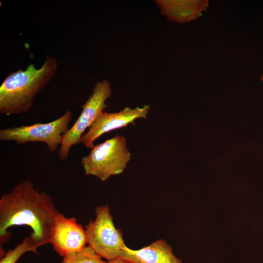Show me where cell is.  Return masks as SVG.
<instances>
[{
    "mask_svg": "<svg viewBox=\"0 0 263 263\" xmlns=\"http://www.w3.org/2000/svg\"><path fill=\"white\" fill-rule=\"evenodd\" d=\"M107 263H129L128 262L121 258L118 257L115 259L108 261Z\"/></svg>",
    "mask_w": 263,
    "mask_h": 263,
    "instance_id": "13",
    "label": "cell"
},
{
    "mask_svg": "<svg viewBox=\"0 0 263 263\" xmlns=\"http://www.w3.org/2000/svg\"><path fill=\"white\" fill-rule=\"evenodd\" d=\"M162 14L170 21L178 23L189 22L202 15L208 5V0H155Z\"/></svg>",
    "mask_w": 263,
    "mask_h": 263,
    "instance_id": "10",
    "label": "cell"
},
{
    "mask_svg": "<svg viewBox=\"0 0 263 263\" xmlns=\"http://www.w3.org/2000/svg\"><path fill=\"white\" fill-rule=\"evenodd\" d=\"M57 68L56 59L47 56L39 69L31 64L10 73L0 86V113L10 116L28 112L36 95L50 81Z\"/></svg>",
    "mask_w": 263,
    "mask_h": 263,
    "instance_id": "2",
    "label": "cell"
},
{
    "mask_svg": "<svg viewBox=\"0 0 263 263\" xmlns=\"http://www.w3.org/2000/svg\"><path fill=\"white\" fill-rule=\"evenodd\" d=\"M61 263H107L89 246L77 253L63 257Z\"/></svg>",
    "mask_w": 263,
    "mask_h": 263,
    "instance_id": "12",
    "label": "cell"
},
{
    "mask_svg": "<svg viewBox=\"0 0 263 263\" xmlns=\"http://www.w3.org/2000/svg\"><path fill=\"white\" fill-rule=\"evenodd\" d=\"M111 95L112 89L108 80H102L95 84L92 94L82 106L80 115L63 135L58 152L60 160H66L71 147L80 143L85 131L92 126L98 115L108 107L106 101Z\"/></svg>",
    "mask_w": 263,
    "mask_h": 263,
    "instance_id": "5",
    "label": "cell"
},
{
    "mask_svg": "<svg viewBox=\"0 0 263 263\" xmlns=\"http://www.w3.org/2000/svg\"><path fill=\"white\" fill-rule=\"evenodd\" d=\"M50 243L58 255L64 257L86 247V232L75 218L67 217L59 213L51 229Z\"/></svg>",
    "mask_w": 263,
    "mask_h": 263,
    "instance_id": "8",
    "label": "cell"
},
{
    "mask_svg": "<svg viewBox=\"0 0 263 263\" xmlns=\"http://www.w3.org/2000/svg\"><path fill=\"white\" fill-rule=\"evenodd\" d=\"M59 212L52 198L39 192L30 180H24L0 199V241L9 239L8 229L28 226L30 236L39 247L50 243L51 229Z\"/></svg>",
    "mask_w": 263,
    "mask_h": 263,
    "instance_id": "1",
    "label": "cell"
},
{
    "mask_svg": "<svg viewBox=\"0 0 263 263\" xmlns=\"http://www.w3.org/2000/svg\"><path fill=\"white\" fill-rule=\"evenodd\" d=\"M95 218L85 226L87 244L99 257L108 261L119 257L125 245L123 234L113 223L108 206L95 210Z\"/></svg>",
    "mask_w": 263,
    "mask_h": 263,
    "instance_id": "6",
    "label": "cell"
},
{
    "mask_svg": "<svg viewBox=\"0 0 263 263\" xmlns=\"http://www.w3.org/2000/svg\"><path fill=\"white\" fill-rule=\"evenodd\" d=\"M119 257L129 263H182L172 253L171 247L160 239L138 250H133L126 244Z\"/></svg>",
    "mask_w": 263,
    "mask_h": 263,
    "instance_id": "9",
    "label": "cell"
},
{
    "mask_svg": "<svg viewBox=\"0 0 263 263\" xmlns=\"http://www.w3.org/2000/svg\"><path fill=\"white\" fill-rule=\"evenodd\" d=\"M124 136L116 135L94 146L81 160L85 174L104 182L111 176L123 173L131 158Z\"/></svg>",
    "mask_w": 263,
    "mask_h": 263,
    "instance_id": "3",
    "label": "cell"
},
{
    "mask_svg": "<svg viewBox=\"0 0 263 263\" xmlns=\"http://www.w3.org/2000/svg\"><path fill=\"white\" fill-rule=\"evenodd\" d=\"M261 80L263 81V75H262L261 76Z\"/></svg>",
    "mask_w": 263,
    "mask_h": 263,
    "instance_id": "14",
    "label": "cell"
},
{
    "mask_svg": "<svg viewBox=\"0 0 263 263\" xmlns=\"http://www.w3.org/2000/svg\"><path fill=\"white\" fill-rule=\"evenodd\" d=\"M72 112L68 110L59 118L47 123L7 128L0 130V140L22 145L31 142L45 144L51 152L60 147L62 137L70 128Z\"/></svg>",
    "mask_w": 263,
    "mask_h": 263,
    "instance_id": "4",
    "label": "cell"
},
{
    "mask_svg": "<svg viewBox=\"0 0 263 263\" xmlns=\"http://www.w3.org/2000/svg\"><path fill=\"white\" fill-rule=\"evenodd\" d=\"M150 110V106L145 105L142 107L135 108L126 107L118 112H103L82 135L80 143L87 148L92 149L94 146V141L103 134L129 125H134L135 120L146 118Z\"/></svg>",
    "mask_w": 263,
    "mask_h": 263,
    "instance_id": "7",
    "label": "cell"
},
{
    "mask_svg": "<svg viewBox=\"0 0 263 263\" xmlns=\"http://www.w3.org/2000/svg\"><path fill=\"white\" fill-rule=\"evenodd\" d=\"M38 244L30 236L25 237L22 242L13 249L2 254L0 263H16L24 253L32 252L38 254Z\"/></svg>",
    "mask_w": 263,
    "mask_h": 263,
    "instance_id": "11",
    "label": "cell"
}]
</instances>
